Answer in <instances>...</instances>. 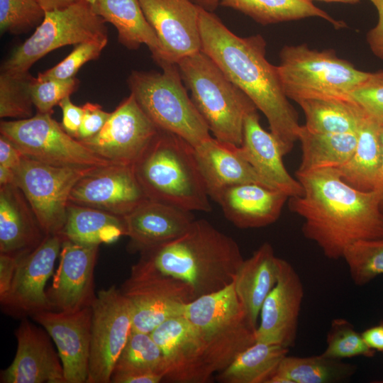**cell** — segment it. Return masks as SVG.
Instances as JSON below:
<instances>
[{
	"label": "cell",
	"instance_id": "8fae6325",
	"mask_svg": "<svg viewBox=\"0 0 383 383\" xmlns=\"http://www.w3.org/2000/svg\"><path fill=\"white\" fill-rule=\"evenodd\" d=\"M51 115L37 112L28 118L1 121V134L23 156L45 164L75 167L111 165L67 133Z\"/></svg>",
	"mask_w": 383,
	"mask_h": 383
},
{
	"label": "cell",
	"instance_id": "d6a6232c",
	"mask_svg": "<svg viewBox=\"0 0 383 383\" xmlns=\"http://www.w3.org/2000/svg\"><path fill=\"white\" fill-rule=\"evenodd\" d=\"M309 131L321 133H357L365 111L353 99L317 98L297 103Z\"/></svg>",
	"mask_w": 383,
	"mask_h": 383
},
{
	"label": "cell",
	"instance_id": "52a82bcc",
	"mask_svg": "<svg viewBox=\"0 0 383 383\" xmlns=\"http://www.w3.org/2000/svg\"><path fill=\"white\" fill-rule=\"evenodd\" d=\"M198 333L213 373L223 370L256 342V329L240 302L233 282L226 288L196 298L183 314Z\"/></svg>",
	"mask_w": 383,
	"mask_h": 383
},
{
	"label": "cell",
	"instance_id": "4dcf8cb0",
	"mask_svg": "<svg viewBox=\"0 0 383 383\" xmlns=\"http://www.w3.org/2000/svg\"><path fill=\"white\" fill-rule=\"evenodd\" d=\"M59 235L76 243L99 245L126 235V228L124 217L69 203L67 221Z\"/></svg>",
	"mask_w": 383,
	"mask_h": 383
},
{
	"label": "cell",
	"instance_id": "d6986e66",
	"mask_svg": "<svg viewBox=\"0 0 383 383\" xmlns=\"http://www.w3.org/2000/svg\"><path fill=\"white\" fill-rule=\"evenodd\" d=\"M303 297L304 287L299 274L289 262L280 258L277 282L260 310L256 341L293 347Z\"/></svg>",
	"mask_w": 383,
	"mask_h": 383
},
{
	"label": "cell",
	"instance_id": "4316f807",
	"mask_svg": "<svg viewBox=\"0 0 383 383\" xmlns=\"http://www.w3.org/2000/svg\"><path fill=\"white\" fill-rule=\"evenodd\" d=\"M46 235L21 190L13 184L0 186V253L21 257Z\"/></svg>",
	"mask_w": 383,
	"mask_h": 383
},
{
	"label": "cell",
	"instance_id": "f546056e",
	"mask_svg": "<svg viewBox=\"0 0 383 383\" xmlns=\"http://www.w3.org/2000/svg\"><path fill=\"white\" fill-rule=\"evenodd\" d=\"M382 124L365 111L353 155L335 169L343 181L359 190L374 189L382 157Z\"/></svg>",
	"mask_w": 383,
	"mask_h": 383
},
{
	"label": "cell",
	"instance_id": "ba28073f",
	"mask_svg": "<svg viewBox=\"0 0 383 383\" xmlns=\"http://www.w3.org/2000/svg\"><path fill=\"white\" fill-rule=\"evenodd\" d=\"M277 66L283 90L296 103L304 99H352L353 90L370 72L357 69L333 50L318 51L306 44L285 45Z\"/></svg>",
	"mask_w": 383,
	"mask_h": 383
},
{
	"label": "cell",
	"instance_id": "816d5d0a",
	"mask_svg": "<svg viewBox=\"0 0 383 383\" xmlns=\"http://www.w3.org/2000/svg\"><path fill=\"white\" fill-rule=\"evenodd\" d=\"M361 334L371 349L383 354V321L367 328Z\"/></svg>",
	"mask_w": 383,
	"mask_h": 383
},
{
	"label": "cell",
	"instance_id": "1f68e13d",
	"mask_svg": "<svg viewBox=\"0 0 383 383\" xmlns=\"http://www.w3.org/2000/svg\"><path fill=\"white\" fill-rule=\"evenodd\" d=\"M357 138V133H315L301 126L298 140L301 143L302 154L296 172L336 169L342 166L353 155Z\"/></svg>",
	"mask_w": 383,
	"mask_h": 383
},
{
	"label": "cell",
	"instance_id": "7402d4cb",
	"mask_svg": "<svg viewBox=\"0 0 383 383\" xmlns=\"http://www.w3.org/2000/svg\"><path fill=\"white\" fill-rule=\"evenodd\" d=\"M15 335L16 353L1 372V383H66L60 357L46 331L23 318Z\"/></svg>",
	"mask_w": 383,
	"mask_h": 383
},
{
	"label": "cell",
	"instance_id": "c3c4849f",
	"mask_svg": "<svg viewBox=\"0 0 383 383\" xmlns=\"http://www.w3.org/2000/svg\"><path fill=\"white\" fill-rule=\"evenodd\" d=\"M18 258L0 253V301L6 298L10 290Z\"/></svg>",
	"mask_w": 383,
	"mask_h": 383
},
{
	"label": "cell",
	"instance_id": "cb8c5ba5",
	"mask_svg": "<svg viewBox=\"0 0 383 383\" xmlns=\"http://www.w3.org/2000/svg\"><path fill=\"white\" fill-rule=\"evenodd\" d=\"M239 150L258 175L273 189L284 192L289 198L303 194L301 184L284 166V155L277 139L262 127L257 111L248 114L245 119Z\"/></svg>",
	"mask_w": 383,
	"mask_h": 383
},
{
	"label": "cell",
	"instance_id": "f5cc1de1",
	"mask_svg": "<svg viewBox=\"0 0 383 383\" xmlns=\"http://www.w3.org/2000/svg\"><path fill=\"white\" fill-rule=\"evenodd\" d=\"M381 139L382 143V157L373 191L376 192L378 196L380 209L383 212V124L381 128Z\"/></svg>",
	"mask_w": 383,
	"mask_h": 383
},
{
	"label": "cell",
	"instance_id": "f35d334b",
	"mask_svg": "<svg viewBox=\"0 0 383 383\" xmlns=\"http://www.w3.org/2000/svg\"><path fill=\"white\" fill-rule=\"evenodd\" d=\"M33 77L26 72L0 74V117L25 119L32 117L34 106L30 85Z\"/></svg>",
	"mask_w": 383,
	"mask_h": 383
},
{
	"label": "cell",
	"instance_id": "6f0895ef",
	"mask_svg": "<svg viewBox=\"0 0 383 383\" xmlns=\"http://www.w3.org/2000/svg\"><path fill=\"white\" fill-rule=\"evenodd\" d=\"M313 1V0H310ZM318 1H323L326 2H341V3H350V4H354L357 3L360 0H318Z\"/></svg>",
	"mask_w": 383,
	"mask_h": 383
},
{
	"label": "cell",
	"instance_id": "ab89813d",
	"mask_svg": "<svg viewBox=\"0 0 383 383\" xmlns=\"http://www.w3.org/2000/svg\"><path fill=\"white\" fill-rule=\"evenodd\" d=\"M375 353L350 321L343 318L332 320L326 335V347L321 353L323 355L343 360L358 356L372 357Z\"/></svg>",
	"mask_w": 383,
	"mask_h": 383
},
{
	"label": "cell",
	"instance_id": "f6af8a7d",
	"mask_svg": "<svg viewBox=\"0 0 383 383\" xmlns=\"http://www.w3.org/2000/svg\"><path fill=\"white\" fill-rule=\"evenodd\" d=\"M83 117L76 139L89 138L97 134L104 126L111 113L104 111L97 104L87 102L82 106Z\"/></svg>",
	"mask_w": 383,
	"mask_h": 383
},
{
	"label": "cell",
	"instance_id": "8992f818",
	"mask_svg": "<svg viewBox=\"0 0 383 383\" xmlns=\"http://www.w3.org/2000/svg\"><path fill=\"white\" fill-rule=\"evenodd\" d=\"M161 72L133 71L131 94L158 130L181 137L194 148L209 139L210 131L189 96L174 63L160 65Z\"/></svg>",
	"mask_w": 383,
	"mask_h": 383
},
{
	"label": "cell",
	"instance_id": "ffe728a7",
	"mask_svg": "<svg viewBox=\"0 0 383 383\" xmlns=\"http://www.w3.org/2000/svg\"><path fill=\"white\" fill-rule=\"evenodd\" d=\"M144 16L162 43L167 60L201 50L199 9L192 0H138Z\"/></svg>",
	"mask_w": 383,
	"mask_h": 383
},
{
	"label": "cell",
	"instance_id": "9f6ffc18",
	"mask_svg": "<svg viewBox=\"0 0 383 383\" xmlns=\"http://www.w3.org/2000/svg\"><path fill=\"white\" fill-rule=\"evenodd\" d=\"M221 0H192L199 7L213 12L220 4Z\"/></svg>",
	"mask_w": 383,
	"mask_h": 383
},
{
	"label": "cell",
	"instance_id": "b9f144b4",
	"mask_svg": "<svg viewBox=\"0 0 383 383\" xmlns=\"http://www.w3.org/2000/svg\"><path fill=\"white\" fill-rule=\"evenodd\" d=\"M108 38L94 40L75 45L72 51L54 67L39 72L37 79H67L75 77L79 70L87 62L97 59L106 47Z\"/></svg>",
	"mask_w": 383,
	"mask_h": 383
},
{
	"label": "cell",
	"instance_id": "7c38bea8",
	"mask_svg": "<svg viewBox=\"0 0 383 383\" xmlns=\"http://www.w3.org/2000/svg\"><path fill=\"white\" fill-rule=\"evenodd\" d=\"M95 168L53 166L23 156L14 170L15 184L24 194L46 235L62 232L72 189Z\"/></svg>",
	"mask_w": 383,
	"mask_h": 383
},
{
	"label": "cell",
	"instance_id": "d4e9b609",
	"mask_svg": "<svg viewBox=\"0 0 383 383\" xmlns=\"http://www.w3.org/2000/svg\"><path fill=\"white\" fill-rule=\"evenodd\" d=\"M288 199L279 190L257 183H244L226 188L214 201L235 226L255 228L276 222Z\"/></svg>",
	"mask_w": 383,
	"mask_h": 383
},
{
	"label": "cell",
	"instance_id": "60d3db41",
	"mask_svg": "<svg viewBox=\"0 0 383 383\" xmlns=\"http://www.w3.org/2000/svg\"><path fill=\"white\" fill-rule=\"evenodd\" d=\"M45 12L39 0H0L1 33L26 32L42 21Z\"/></svg>",
	"mask_w": 383,
	"mask_h": 383
},
{
	"label": "cell",
	"instance_id": "7bdbcfd3",
	"mask_svg": "<svg viewBox=\"0 0 383 383\" xmlns=\"http://www.w3.org/2000/svg\"><path fill=\"white\" fill-rule=\"evenodd\" d=\"M79 81L76 77L39 80L34 77L30 85L32 100L38 113H52V109L65 97L76 91Z\"/></svg>",
	"mask_w": 383,
	"mask_h": 383
},
{
	"label": "cell",
	"instance_id": "5b68a950",
	"mask_svg": "<svg viewBox=\"0 0 383 383\" xmlns=\"http://www.w3.org/2000/svg\"><path fill=\"white\" fill-rule=\"evenodd\" d=\"M176 64L213 138L240 146L245 119L257 111L252 101L201 50Z\"/></svg>",
	"mask_w": 383,
	"mask_h": 383
},
{
	"label": "cell",
	"instance_id": "ee69618b",
	"mask_svg": "<svg viewBox=\"0 0 383 383\" xmlns=\"http://www.w3.org/2000/svg\"><path fill=\"white\" fill-rule=\"evenodd\" d=\"M351 98L368 114L383 123V70L370 72L353 90Z\"/></svg>",
	"mask_w": 383,
	"mask_h": 383
},
{
	"label": "cell",
	"instance_id": "f907efd6",
	"mask_svg": "<svg viewBox=\"0 0 383 383\" xmlns=\"http://www.w3.org/2000/svg\"><path fill=\"white\" fill-rule=\"evenodd\" d=\"M163 380L162 374L155 372L113 374L111 377L112 383H159Z\"/></svg>",
	"mask_w": 383,
	"mask_h": 383
},
{
	"label": "cell",
	"instance_id": "9c48e42d",
	"mask_svg": "<svg viewBox=\"0 0 383 383\" xmlns=\"http://www.w3.org/2000/svg\"><path fill=\"white\" fill-rule=\"evenodd\" d=\"M119 289L131 307L132 330L144 333L183 315L187 305L195 299L187 283L162 272L146 253H141Z\"/></svg>",
	"mask_w": 383,
	"mask_h": 383
},
{
	"label": "cell",
	"instance_id": "8d00e7d4",
	"mask_svg": "<svg viewBox=\"0 0 383 383\" xmlns=\"http://www.w3.org/2000/svg\"><path fill=\"white\" fill-rule=\"evenodd\" d=\"M135 372L159 373L165 378V362L161 349L150 333L131 330L112 374Z\"/></svg>",
	"mask_w": 383,
	"mask_h": 383
},
{
	"label": "cell",
	"instance_id": "bcb514c9",
	"mask_svg": "<svg viewBox=\"0 0 383 383\" xmlns=\"http://www.w3.org/2000/svg\"><path fill=\"white\" fill-rule=\"evenodd\" d=\"M58 105L62 111V128L70 135L76 138L83 117L82 106L74 104L70 96L64 98Z\"/></svg>",
	"mask_w": 383,
	"mask_h": 383
},
{
	"label": "cell",
	"instance_id": "7a4b0ae2",
	"mask_svg": "<svg viewBox=\"0 0 383 383\" xmlns=\"http://www.w3.org/2000/svg\"><path fill=\"white\" fill-rule=\"evenodd\" d=\"M201 50L240 89L266 117L284 156L298 140V113L285 95L277 66L266 58L260 35L240 37L211 11L200 8Z\"/></svg>",
	"mask_w": 383,
	"mask_h": 383
},
{
	"label": "cell",
	"instance_id": "11a10c76",
	"mask_svg": "<svg viewBox=\"0 0 383 383\" xmlns=\"http://www.w3.org/2000/svg\"><path fill=\"white\" fill-rule=\"evenodd\" d=\"M16 176L14 170L0 165V186L15 184Z\"/></svg>",
	"mask_w": 383,
	"mask_h": 383
},
{
	"label": "cell",
	"instance_id": "30bf717a",
	"mask_svg": "<svg viewBox=\"0 0 383 383\" xmlns=\"http://www.w3.org/2000/svg\"><path fill=\"white\" fill-rule=\"evenodd\" d=\"M104 38H108L105 22L84 0H79L62 9L46 11L35 32L12 51L1 71L26 72L52 50Z\"/></svg>",
	"mask_w": 383,
	"mask_h": 383
},
{
	"label": "cell",
	"instance_id": "ac0fdd59",
	"mask_svg": "<svg viewBox=\"0 0 383 383\" xmlns=\"http://www.w3.org/2000/svg\"><path fill=\"white\" fill-rule=\"evenodd\" d=\"M99 247L62 240L60 263L46 290L54 311L73 313L91 306L96 297L94 267Z\"/></svg>",
	"mask_w": 383,
	"mask_h": 383
},
{
	"label": "cell",
	"instance_id": "2e32d148",
	"mask_svg": "<svg viewBox=\"0 0 383 383\" xmlns=\"http://www.w3.org/2000/svg\"><path fill=\"white\" fill-rule=\"evenodd\" d=\"M148 199L133 167L111 164L79 179L69 203L124 217Z\"/></svg>",
	"mask_w": 383,
	"mask_h": 383
},
{
	"label": "cell",
	"instance_id": "e575fe53",
	"mask_svg": "<svg viewBox=\"0 0 383 383\" xmlns=\"http://www.w3.org/2000/svg\"><path fill=\"white\" fill-rule=\"evenodd\" d=\"M288 348L256 341L241 352L216 379L222 383H267L276 372Z\"/></svg>",
	"mask_w": 383,
	"mask_h": 383
},
{
	"label": "cell",
	"instance_id": "4fadbf2b",
	"mask_svg": "<svg viewBox=\"0 0 383 383\" xmlns=\"http://www.w3.org/2000/svg\"><path fill=\"white\" fill-rule=\"evenodd\" d=\"M91 309L87 383H110L116 362L132 330L131 307L120 289L112 286L97 292Z\"/></svg>",
	"mask_w": 383,
	"mask_h": 383
},
{
	"label": "cell",
	"instance_id": "7dc6e473",
	"mask_svg": "<svg viewBox=\"0 0 383 383\" xmlns=\"http://www.w3.org/2000/svg\"><path fill=\"white\" fill-rule=\"evenodd\" d=\"M378 13V21L366 35L367 43L372 52L383 60V0H370Z\"/></svg>",
	"mask_w": 383,
	"mask_h": 383
},
{
	"label": "cell",
	"instance_id": "f1b7e54d",
	"mask_svg": "<svg viewBox=\"0 0 383 383\" xmlns=\"http://www.w3.org/2000/svg\"><path fill=\"white\" fill-rule=\"evenodd\" d=\"M279 260L272 245L265 242L243 260L235 276V292L255 328L262 304L277 282Z\"/></svg>",
	"mask_w": 383,
	"mask_h": 383
},
{
	"label": "cell",
	"instance_id": "db71d44e",
	"mask_svg": "<svg viewBox=\"0 0 383 383\" xmlns=\"http://www.w3.org/2000/svg\"><path fill=\"white\" fill-rule=\"evenodd\" d=\"M43 9L46 11H52L56 9H62L69 6L70 5L77 2L79 0H39Z\"/></svg>",
	"mask_w": 383,
	"mask_h": 383
},
{
	"label": "cell",
	"instance_id": "83f0119b",
	"mask_svg": "<svg viewBox=\"0 0 383 383\" xmlns=\"http://www.w3.org/2000/svg\"><path fill=\"white\" fill-rule=\"evenodd\" d=\"M92 11L117 30L118 42L129 50L145 45L159 65L169 63L162 43L146 21L138 0H84Z\"/></svg>",
	"mask_w": 383,
	"mask_h": 383
},
{
	"label": "cell",
	"instance_id": "74e56055",
	"mask_svg": "<svg viewBox=\"0 0 383 383\" xmlns=\"http://www.w3.org/2000/svg\"><path fill=\"white\" fill-rule=\"evenodd\" d=\"M343 258L351 279L357 286H363L383 274V237L361 240L349 245Z\"/></svg>",
	"mask_w": 383,
	"mask_h": 383
},
{
	"label": "cell",
	"instance_id": "484cf974",
	"mask_svg": "<svg viewBox=\"0 0 383 383\" xmlns=\"http://www.w3.org/2000/svg\"><path fill=\"white\" fill-rule=\"evenodd\" d=\"M194 155L208 195L212 200L222 190L239 184L257 183L273 189L243 157L239 146L211 137L194 148Z\"/></svg>",
	"mask_w": 383,
	"mask_h": 383
},
{
	"label": "cell",
	"instance_id": "836d02e7",
	"mask_svg": "<svg viewBox=\"0 0 383 383\" xmlns=\"http://www.w3.org/2000/svg\"><path fill=\"white\" fill-rule=\"evenodd\" d=\"M356 366L322 354L297 357L286 355L267 383H335L350 379Z\"/></svg>",
	"mask_w": 383,
	"mask_h": 383
},
{
	"label": "cell",
	"instance_id": "9a60e30c",
	"mask_svg": "<svg viewBox=\"0 0 383 383\" xmlns=\"http://www.w3.org/2000/svg\"><path fill=\"white\" fill-rule=\"evenodd\" d=\"M62 240L58 234L47 235L35 249L18 258L10 290L0 301L8 314L31 317L39 312L54 311L45 285L52 275Z\"/></svg>",
	"mask_w": 383,
	"mask_h": 383
},
{
	"label": "cell",
	"instance_id": "6da1fadb",
	"mask_svg": "<svg viewBox=\"0 0 383 383\" xmlns=\"http://www.w3.org/2000/svg\"><path fill=\"white\" fill-rule=\"evenodd\" d=\"M304 192L289 197L291 211L304 219L302 233L331 260L361 240L383 237V212L375 192L359 190L335 169L296 172Z\"/></svg>",
	"mask_w": 383,
	"mask_h": 383
},
{
	"label": "cell",
	"instance_id": "603a6c76",
	"mask_svg": "<svg viewBox=\"0 0 383 383\" xmlns=\"http://www.w3.org/2000/svg\"><path fill=\"white\" fill-rule=\"evenodd\" d=\"M124 220L130 249L142 253L178 238L195 218L192 211L148 199Z\"/></svg>",
	"mask_w": 383,
	"mask_h": 383
},
{
	"label": "cell",
	"instance_id": "5bb4252c",
	"mask_svg": "<svg viewBox=\"0 0 383 383\" xmlns=\"http://www.w3.org/2000/svg\"><path fill=\"white\" fill-rule=\"evenodd\" d=\"M157 133V127L130 94L111 112L97 134L79 141L111 164L133 167Z\"/></svg>",
	"mask_w": 383,
	"mask_h": 383
},
{
	"label": "cell",
	"instance_id": "d590c367",
	"mask_svg": "<svg viewBox=\"0 0 383 383\" xmlns=\"http://www.w3.org/2000/svg\"><path fill=\"white\" fill-rule=\"evenodd\" d=\"M220 4L239 11L264 26L319 17L336 28L345 26L310 0H221Z\"/></svg>",
	"mask_w": 383,
	"mask_h": 383
},
{
	"label": "cell",
	"instance_id": "3957f363",
	"mask_svg": "<svg viewBox=\"0 0 383 383\" xmlns=\"http://www.w3.org/2000/svg\"><path fill=\"white\" fill-rule=\"evenodd\" d=\"M162 272L187 283L198 297L231 283L245 260L236 241L205 219L178 238L143 252Z\"/></svg>",
	"mask_w": 383,
	"mask_h": 383
},
{
	"label": "cell",
	"instance_id": "277c9868",
	"mask_svg": "<svg viewBox=\"0 0 383 383\" xmlns=\"http://www.w3.org/2000/svg\"><path fill=\"white\" fill-rule=\"evenodd\" d=\"M133 167L149 199L189 211H211L194 148L177 135L158 130Z\"/></svg>",
	"mask_w": 383,
	"mask_h": 383
},
{
	"label": "cell",
	"instance_id": "681fc988",
	"mask_svg": "<svg viewBox=\"0 0 383 383\" xmlns=\"http://www.w3.org/2000/svg\"><path fill=\"white\" fill-rule=\"evenodd\" d=\"M23 157L19 150L4 135H0V165L13 170L19 166Z\"/></svg>",
	"mask_w": 383,
	"mask_h": 383
},
{
	"label": "cell",
	"instance_id": "44dd1931",
	"mask_svg": "<svg viewBox=\"0 0 383 383\" xmlns=\"http://www.w3.org/2000/svg\"><path fill=\"white\" fill-rule=\"evenodd\" d=\"M31 318L53 340L66 383H87L91 333V306L73 313L45 311Z\"/></svg>",
	"mask_w": 383,
	"mask_h": 383
},
{
	"label": "cell",
	"instance_id": "e0dca14e",
	"mask_svg": "<svg viewBox=\"0 0 383 383\" xmlns=\"http://www.w3.org/2000/svg\"><path fill=\"white\" fill-rule=\"evenodd\" d=\"M151 336L162 353L164 380L175 383H206L214 374L208 364L198 333L184 316L157 326Z\"/></svg>",
	"mask_w": 383,
	"mask_h": 383
}]
</instances>
